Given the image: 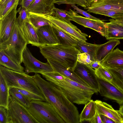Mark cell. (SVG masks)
I'll list each match as a JSON object with an SVG mask.
<instances>
[{
    "instance_id": "cell-10",
    "label": "cell",
    "mask_w": 123,
    "mask_h": 123,
    "mask_svg": "<svg viewBox=\"0 0 123 123\" xmlns=\"http://www.w3.org/2000/svg\"><path fill=\"white\" fill-rule=\"evenodd\" d=\"M44 16L58 28L72 37L80 41L86 42L88 35L83 32L71 22H66L55 16Z\"/></svg>"
},
{
    "instance_id": "cell-33",
    "label": "cell",
    "mask_w": 123,
    "mask_h": 123,
    "mask_svg": "<svg viewBox=\"0 0 123 123\" xmlns=\"http://www.w3.org/2000/svg\"><path fill=\"white\" fill-rule=\"evenodd\" d=\"M17 12L18 13L19 15L17 18L16 24L18 26L24 21H29V12L27 9L20 6L17 10Z\"/></svg>"
},
{
    "instance_id": "cell-47",
    "label": "cell",
    "mask_w": 123,
    "mask_h": 123,
    "mask_svg": "<svg viewBox=\"0 0 123 123\" xmlns=\"http://www.w3.org/2000/svg\"><path fill=\"white\" fill-rule=\"evenodd\" d=\"M115 20L117 22L123 25V17Z\"/></svg>"
},
{
    "instance_id": "cell-35",
    "label": "cell",
    "mask_w": 123,
    "mask_h": 123,
    "mask_svg": "<svg viewBox=\"0 0 123 123\" xmlns=\"http://www.w3.org/2000/svg\"><path fill=\"white\" fill-rule=\"evenodd\" d=\"M98 14L108 16L115 19L123 17V12L114 10H109L101 12Z\"/></svg>"
},
{
    "instance_id": "cell-45",
    "label": "cell",
    "mask_w": 123,
    "mask_h": 123,
    "mask_svg": "<svg viewBox=\"0 0 123 123\" xmlns=\"http://www.w3.org/2000/svg\"><path fill=\"white\" fill-rule=\"evenodd\" d=\"M118 111L120 113L123 117V104L120 105L119 110Z\"/></svg>"
},
{
    "instance_id": "cell-9",
    "label": "cell",
    "mask_w": 123,
    "mask_h": 123,
    "mask_svg": "<svg viewBox=\"0 0 123 123\" xmlns=\"http://www.w3.org/2000/svg\"><path fill=\"white\" fill-rule=\"evenodd\" d=\"M71 21L86 27L92 29L99 33L102 36H106L107 31L105 22L102 20H94L84 17L80 15L74 11L69 9L67 11Z\"/></svg>"
},
{
    "instance_id": "cell-7",
    "label": "cell",
    "mask_w": 123,
    "mask_h": 123,
    "mask_svg": "<svg viewBox=\"0 0 123 123\" xmlns=\"http://www.w3.org/2000/svg\"><path fill=\"white\" fill-rule=\"evenodd\" d=\"M7 112V123H39L27 108L10 95Z\"/></svg>"
},
{
    "instance_id": "cell-23",
    "label": "cell",
    "mask_w": 123,
    "mask_h": 123,
    "mask_svg": "<svg viewBox=\"0 0 123 123\" xmlns=\"http://www.w3.org/2000/svg\"><path fill=\"white\" fill-rule=\"evenodd\" d=\"M100 45L92 44L78 40L75 47L80 53H86L90 56L92 61H96V54Z\"/></svg>"
},
{
    "instance_id": "cell-24",
    "label": "cell",
    "mask_w": 123,
    "mask_h": 123,
    "mask_svg": "<svg viewBox=\"0 0 123 123\" xmlns=\"http://www.w3.org/2000/svg\"><path fill=\"white\" fill-rule=\"evenodd\" d=\"M0 65L15 71L24 72V68L13 61L1 49H0Z\"/></svg>"
},
{
    "instance_id": "cell-41",
    "label": "cell",
    "mask_w": 123,
    "mask_h": 123,
    "mask_svg": "<svg viewBox=\"0 0 123 123\" xmlns=\"http://www.w3.org/2000/svg\"><path fill=\"white\" fill-rule=\"evenodd\" d=\"M87 122L91 123H103L97 110L95 115Z\"/></svg>"
},
{
    "instance_id": "cell-36",
    "label": "cell",
    "mask_w": 123,
    "mask_h": 123,
    "mask_svg": "<svg viewBox=\"0 0 123 123\" xmlns=\"http://www.w3.org/2000/svg\"><path fill=\"white\" fill-rule=\"evenodd\" d=\"M53 11L54 15L62 20L68 22H70L67 11L54 7Z\"/></svg>"
},
{
    "instance_id": "cell-17",
    "label": "cell",
    "mask_w": 123,
    "mask_h": 123,
    "mask_svg": "<svg viewBox=\"0 0 123 123\" xmlns=\"http://www.w3.org/2000/svg\"><path fill=\"white\" fill-rule=\"evenodd\" d=\"M47 60L51 66L54 71L58 72L63 76L72 80L86 86L90 87L84 80L77 74L73 69L66 67L55 60Z\"/></svg>"
},
{
    "instance_id": "cell-1",
    "label": "cell",
    "mask_w": 123,
    "mask_h": 123,
    "mask_svg": "<svg viewBox=\"0 0 123 123\" xmlns=\"http://www.w3.org/2000/svg\"><path fill=\"white\" fill-rule=\"evenodd\" d=\"M32 77L47 102L54 107L65 123H80L77 107L62 92L51 83L42 78L38 73Z\"/></svg>"
},
{
    "instance_id": "cell-44",
    "label": "cell",
    "mask_w": 123,
    "mask_h": 123,
    "mask_svg": "<svg viewBox=\"0 0 123 123\" xmlns=\"http://www.w3.org/2000/svg\"><path fill=\"white\" fill-rule=\"evenodd\" d=\"M101 66L100 62L97 61H92L89 66L95 70L98 69Z\"/></svg>"
},
{
    "instance_id": "cell-42",
    "label": "cell",
    "mask_w": 123,
    "mask_h": 123,
    "mask_svg": "<svg viewBox=\"0 0 123 123\" xmlns=\"http://www.w3.org/2000/svg\"><path fill=\"white\" fill-rule=\"evenodd\" d=\"M35 0H20L19 4L20 6L24 7L27 9L31 4Z\"/></svg>"
},
{
    "instance_id": "cell-21",
    "label": "cell",
    "mask_w": 123,
    "mask_h": 123,
    "mask_svg": "<svg viewBox=\"0 0 123 123\" xmlns=\"http://www.w3.org/2000/svg\"><path fill=\"white\" fill-rule=\"evenodd\" d=\"M110 22L105 23L107 40L123 39V25L117 22L115 19H110Z\"/></svg>"
},
{
    "instance_id": "cell-32",
    "label": "cell",
    "mask_w": 123,
    "mask_h": 123,
    "mask_svg": "<svg viewBox=\"0 0 123 123\" xmlns=\"http://www.w3.org/2000/svg\"><path fill=\"white\" fill-rule=\"evenodd\" d=\"M97 77L98 78L109 82H111L113 77L107 69L101 65L98 69L95 70Z\"/></svg>"
},
{
    "instance_id": "cell-39",
    "label": "cell",
    "mask_w": 123,
    "mask_h": 123,
    "mask_svg": "<svg viewBox=\"0 0 123 123\" xmlns=\"http://www.w3.org/2000/svg\"><path fill=\"white\" fill-rule=\"evenodd\" d=\"M7 109L0 106V123H7Z\"/></svg>"
},
{
    "instance_id": "cell-16",
    "label": "cell",
    "mask_w": 123,
    "mask_h": 123,
    "mask_svg": "<svg viewBox=\"0 0 123 123\" xmlns=\"http://www.w3.org/2000/svg\"><path fill=\"white\" fill-rule=\"evenodd\" d=\"M55 0H35L27 9L31 12L40 15L54 16Z\"/></svg>"
},
{
    "instance_id": "cell-43",
    "label": "cell",
    "mask_w": 123,
    "mask_h": 123,
    "mask_svg": "<svg viewBox=\"0 0 123 123\" xmlns=\"http://www.w3.org/2000/svg\"><path fill=\"white\" fill-rule=\"evenodd\" d=\"M100 116L103 123H116L112 119L105 115L100 114Z\"/></svg>"
},
{
    "instance_id": "cell-37",
    "label": "cell",
    "mask_w": 123,
    "mask_h": 123,
    "mask_svg": "<svg viewBox=\"0 0 123 123\" xmlns=\"http://www.w3.org/2000/svg\"><path fill=\"white\" fill-rule=\"evenodd\" d=\"M92 61L90 55L86 53H80L78 55V62L89 66Z\"/></svg>"
},
{
    "instance_id": "cell-6",
    "label": "cell",
    "mask_w": 123,
    "mask_h": 123,
    "mask_svg": "<svg viewBox=\"0 0 123 123\" xmlns=\"http://www.w3.org/2000/svg\"><path fill=\"white\" fill-rule=\"evenodd\" d=\"M39 123H65L54 107L49 102L32 100L27 108Z\"/></svg>"
},
{
    "instance_id": "cell-49",
    "label": "cell",
    "mask_w": 123,
    "mask_h": 123,
    "mask_svg": "<svg viewBox=\"0 0 123 123\" xmlns=\"http://www.w3.org/2000/svg\"></svg>"
},
{
    "instance_id": "cell-26",
    "label": "cell",
    "mask_w": 123,
    "mask_h": 123,
    "mask_svg": "<svg viewBox=\"0 0 123 123\" xmlns=\"http://www.w3.org/2000/svg\"><path fill=\"white\" fill-rule=\"evenodd\" d=\"M9 96L8 86L5 79L0 72V106L7 109Z\"/></svg>"
},
{
    "instance_id": "cell-38",
    "label": "cell",
    "mask_w": 123,
    "mask_h": 123,
    "mask_svg": "<svg viewBox=\"0 0 123 123\" xmlns=\"http://www.w3.org/2000/svg\"><path fill=\"white\" fill-rule=\"evenodd\" d=\"M71 7H73L74 10H76L74 11L77 13H79L84 16L86 18H89L92 19L94 20H98L100 19L94 17L89 13H87V12L81 9L78 7L74 5H71Z\"/></svg>"
},
{
    "instance_id": "cell-25",
    "label": "cell",
    "mask_w": 123,
    "mask_h": 123,
    "mask_svg": "<svg viewBox=\"0 0 123 123\" xmlns=\"http://www.w3.org/2000/svg\"><path fill=\"white\" fill-rule=\"evenodd\" d=\"M96 110L95 101L91 99L85 104L83 110L79 115L80 123L87 122L95 115Z\"/></svg>"
},
{
    "instance_id": "cell-46",
    "label": "cell",
    "mask_w": 123,
    "mask_h": 123,
    "mask_svg": "<svg viewBox=\"0 0 123 123\" xmlns=\"http://www.w3.org/2000/svg\"><path fill=\"white\" fill-rule=\"evenodd\" d=\"M10 0H0V6L3 5Z\"/></svg>"
},
{
    "instance_id": "cell-40",
    "label": "cell",
    "mask_w": 123,
    "mask_h": 123,
    "mask_svg": "<svg viewBox=\"0 0 123 123\" xmlns=\"http://www.w3.org/2000/svg\"><path fill=\"white\" fill-rule=\"evenodd\" d=\"M91 3V0H72L71 5L76 4L85 8L89 6Z\"/></svg>"
},
{
    "instance_id": "cell-29",
    "label": "cell",
    "mask_w": 123,
    "mask_h": 123,
    "mask_svg": "<svg viewBox=\"0 0 123 123\" xmlns=\"http://www.w3.org/2000/svg\"><path fill=\"white\" fill-rule=\"evenodd\" d=\"M29 22L37 30L43 26L50 25L52 23L44 16L29 12Z\"/></svg>"
},
{
    "instance_id": "cell-30",
    "label": "cell",
    "mask_w": 123,
    "mask_h": 123,
    "mask_svg": "<svg viewBox=\"0 0 123 123\" xmlns=\"http://www.w3.org/2000/svg\"><path fill=\"white\" fill-rule=\"evenodd\" d=\"M9 93L14 99L26 108L30 107L31 100L19 92L17 88H10L9 89Z\"/></svg>"
},
{
    "instance_id": "cell-4",
    "label": "cell",
    "mask_w": 123,
    "mask_h": 123,
    "mask_svg": "<svg viewBox=\"0 0 123 123\" xmlns=\"http://www.w3.org/2000/svg\"><path fill=\"white\" fill-rule=\"evenodd\" d=\"M0 72L5 79L9 89L12 87L20 88L44 97L32 76L25 72L15 71L1 65L0 66Z\"/></svg>"
},
{
    "instance_id": "cell-27",
    "label": "cell",
    "mask_w": 123,
    "mask_h": 123,
    "mask_svg": "<svg viewBox=\"0 0 123 123\" xmlns=\"http://www.w3.org/2000/svg\"><path fill=\"white\" fill-rule=\"evenodd\" d=\"M52 26L59 40L60 44L68 46H75L78 40L61 30L52 23Z\"/></svg>"
},
{
    "instance_id": "cell-48",
    "label": "cell",
    "mask_w": 123,
    "mask_h": 123,
    "mask_svg": "<svg viewBox=\"0 0 123 123\" xmlns=\"http://www.w3.org/2000/svg\"><path fill=\"white\" fill-rule=\"evenodd\" d=\"M91 0V3L93 2H96L99 0Z\"/></svg>"
},
{
    "instance_id": "cell-3",
    "label": "cell",
    "mask_w": 123,
    "mask_h": 123,
    "mask_svg": "<svg viewBox=\"0 0 123 123\" xmlns=\"http://www.w3.org/2000/svg\"><path fill=\"white\" fill-rule=\"evenodd\" d=\"M40 53L46 59L57 61L74 70L78 62L80 51L74 46L59 44L39 47Z\"/></svg>"
},
{
    "instance_id": "cell-34",
    "label": "cell",
    "mask_w": 123,
    "mask_h": 123,
    "mask_svg": "<svg viewBox=\"0 0 123 123\" xmlns=\"http://www.w3.org/2000/svg\"><path fill=\"white\" fill-rule=\"evenodd\" d=\"M17 88L19 92L31 100H33L47 102L46 99L44 97L39 96L31 92L23 89L18 88Z\"/></svg>"
},
{
    "instance_id": "cell-8",
    "label": "cell",
    "mask_w": 123,
    "mask_h": 123,
    "mask_svg": "<svg viewBox=\"0 0 123 123\" xmlns=\"http://www.w3.org/2000/svg\"><path fill=\"white\" fill-rule=\"evenodd\" d=\"M22 62L25 67V72L27 74L31 73L36 74L54 71L48 62L43 63L37 59L32 55L27 47L23 52Z\"/></svg>"
},
{
    "instance_id": "cell-22",
    "label": "cell",
    "mask_w": 123,
    "mask_h": 123,
    "mask_svg": "<svg viewBox=\"0 0 123 123\" xmlns=\"http://www.w3.org/2000/svg\"><path fill=\"white\" fill-rule=\"evenodd\" d=\"M120 43L119 39H112L104 44H100L96 53V61L101 62Z\"/></svg>"
},
{
    "instance_id": "cell-12",
    "label": "cell",
    "mask_w": 123,
    "mask_h": 123,
    "mask_svg": "<svg viewBox=\"0 0 123 123\" xmlns=\"http://www.w3.org/2000/svg\"><path fill=\"white\" fill-rule=\"evenodd\" d=\"M74 70L91 87L98 92L99 84L95 69L88 65L77 62Z\"/></svg>"
},
{
    "instance_id": "cell-28",
    "label": "cell",
    "mask_w": 123,
    "mask_h": 123,
    "mask_svg": "<svg viewBox=\"0 0 123 123\" xmlns=\"http://www.w3.org/2000/svg\"><path fill=\"white\" fill-rule=\"evenodd\" d=\"M106 68L113 77L111 82L123 92V66Z\"/></svg>"
},
{
    "instance_id": "cell-15",
    "label": "cell",
    "mask_w": 123,
    "mask_h": 123,
    "mask_svg": "<svg viewBox=\"0 0 123 123\" xmlns=\"http://www.w3.org/2000/svg\"><path fill=\"white\" fill-rule=\"evenodd\" d=\"M37 31L41 47L60 44L52 25H48L41 27L37 29Z\"/></svg>"
},
{
    "instance_id": "cell-2",
    "label": "cell",
    "mask_w": 123,
    "mask_h": 123,
    "mask_svg": "<svg viewBox=\"0 0 123 123\" xmlns=\"http://www.w3.org/2000/svg\"><path fill=\"white\" fill-rule=\"evenodd\" d=\"M64 77L63 80H52L49 82L62 92L73 103L85 105L91 99L94 93H98L92 88Z\"/></svg>"
},
{
    "instance_id": "cell-31",
    "label": "cell",
    "mask_w": 123,
    "mask_h": 123,
    "mask_svg": "<svg viewBox=\"0 0 123 123\" xmlns=\"http://www.w3.org/2000/svg\"><path fill=\"white\" fill-rule=\"evenodd\" d=\"M20 0H10L5 4L0 6V19L6 16Z\"/></svg>"
},
{
    "instance_id": "cell-20",
    "label": "cell",
    "mask_w": 123,
    "mask_h": 123,
    "mask_svg": "<svg viewBox=\"0 0 123 123\" xmlns=\"http://www.w3.org/2000/svg\"><path fill=\"white\" fill-rule=\"evenodd\" d=\"M19 26L28 44L37 47L41 46L39 41L37 30L29 21L23 22Z\"/></svg>"
},
{
    "instance_id": "cell-11",
    "label": "cell",
    "mask_w": 123,
    "mask_h": 123,
    "mask_svg": "<svg viewBox=\"0 0 123 123\" xmlns=\"http://www.w3.org/2000/svg\"><path fill=\"white\" fill-rule=\"evenodd\" d=\"M17 3L5 16L0 19V44L9 38L16 23Z\"/></svg>"
},
{
    "instance_id": "cell-5",
    "label": "cell",
    "mask_w": 123,
    "mask_h": 123,
    "mask_svg": "<svg viewBox=\"0 0 123 123\" xmlns=\"http://www.w3.org/2000/svg\"><path fill=\"white\" fill-rule=\"evenodd\" d=\"M28 44L18 26H14L8 38L0 44V49L19 64L22 62L23 54Z\"/></svg>"
},
{
    "instance_id": "cell-14",
    "label": "cell",
    "mask_w": 123,
    "mask_h": 123,
    "mask_svg": "<svg viewBox=\"0 0 123 123\" xmlns=\"http://www.w3.org/2000/svg\"><path fill=\"white\" fill-rule=\"evenodd\" d=\"M86 11L96 14L101 12L114 10L123 12V0H99L84 8Z\"/></svg>"
},
{
    "instance_id": "cell-18",
    "label": "cell",
    "mask_w": 123,
    "mask_h": 123,
    "mask_svg": "<svg viewBox=\"0 0 123 123\" xmlns=\"http://www.w3.org/2000/svg\"><path fill=\"white\" fill-rule=\"evenodd\" d=\"M94 101L96 109L99 115H105L116 123H123V117L118 110H114L111 105L105 102L98 100Z\"/></svg>"
},
{
    "instance_id": "cell-19",
    "label": "cell",
    "mask_w": 123,
    "mask_h": 123,
    "mask_svg": "<svg viewBox=\"0 0 123 123\" xmlns=\"http://www.w3.org/2000/svg\"><path fill=\"white\" fill-rule=\"evenodd\" d=\"M106 68H114L123 66V51L117 48L109 53L101 62Z\"/></svg>"
},
{
    "instance_id": "cell-13",
    "label": "cell",
    "mask_w": 123,
    "mask_h": 123,
    "mask_svg": "<svg viewBox=\"0 0 123 123\" xmlns=\"http://www.w3.org/2000/svg\"><path fill=\"white\" fill-rule=\"evenodd\" d=\"M97 78L100 95L115 100L120 105L123 104V92L111 82Z\"/></svg>"
}]
</instances>
